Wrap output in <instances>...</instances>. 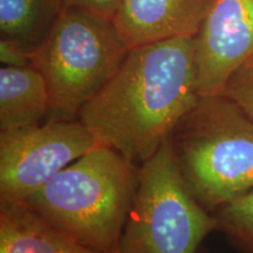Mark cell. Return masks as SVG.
Here are the masks:
<instances>
[{"label":"cell","mask_w":253,"mask_h":253,"mask_svg":"<svg viewBox=\"0 0 253 253\" xmlns=\"http://www.w3.org/2000/svg\"><path fill=\"white\" fill-rule=\"evenodd\" d=\"M198 253H211L210 251H209V250H207L205 248H202L201 250H199V252Z\"/></svg>","instance_id":"obj_16"},{"label":"cell","mask_w":253,"mask_h":253,"mask_svg":"<svg viewBox=\"0 0 253 253\" xmlns=\"http://www.w3.org/2000/svg\"><path fill=\"white\" fill-rule=\"evenodd\" d=\"M0 60L2 66H32L31 49L20 43L1 39L0 40Z\"/></svg>","instance_id":"obj_15"},{"label":"cell","mask_w":253,"mask_h":253,"mask_svg":"<svg viewBox=\"0 0 253 253\" xmlns=\"http://www.w3.org/2000/svg\"><path fill=\"white\" fill-rule=\"evenodd\" d=\"M224 95L253 119V62L246 63L231 78Z\"/></svg>","instance_id":"obj_13"},{"label":"cell","mask_w":253,"mask_h":253,"mask_svg":"<svg viewBox=\"0 0 253 253\" xmlns=\"http://www.w3.org/2000/svg\"><path fill=\"white\" fill-rule=\"evenodd\" d=\"M95 145L79 119L0 131V201L24 202Z\"/></svg>","instance_id":"obj_6"},{"label":"cell","mask_w":253,"mask_h":253,"mask_svg":"<svg viewBox=\"0 0 253 253\" xmlns=\"http://www.w3.org/2000/svg\"><path fill=\"white\" fill-rule=\"evenodd\" d=\"M0 253H101L53 229L23 202L0 201Z\"/></svg>","instance_id":"obj_9"},{"label":"cell","mask_w":253,"mask_h":253,"mask_svg":"<svg viewBox=\"0 0 253 253\" xmlns=\"http://www.w3.org/2000/svg\"><path fill=\"white\" fill-rule=\"evenodd\" d=\"M140 169L112 148L95 145L23 203L79 244L118 253Z\"/></svg>","instance_id":"obj_2"},{"label":"cell","mask_w":253,"mask_h":253,"mask_svg":"<svg viewBox=\"0 0 253 253\" xmlns=\"http://www.w3.org/2000/svg\"><path fill=\"white\" fill-rule=\"evenodd\" d=\"M195 40L199 96L224 94L231 78L253 62V0H214Z\"/></svg>","instance_id":"obj_7"},{"label":"cell","mask_w":253,"mask_h":253,"mask_svg":"<svg viewBox=\"0 0 253 253\" xmlns=\"http://www.w3.org/2000/svg\"><path fill=\"white\" fill-rule=\"evenodd\" d=\"M169 138L183 181L208 211L253 189V119L226 95L201 97Z\"/></svg>","instance_id":"obj_3"},{"label":"cell","mask_w":253,"mask_h":253,"mask_svg":"<svg viewBox=\"0 0 253 253\" xmlns=\"http://www.w3.org/2000/svg\"><path fill=\"white\" fill-rule=\"evenodd\" d=\"M214 231L216 216L190 192L168 138L141 166L118 253H198Z\"/></svg>","instance_id":"obj_5"},{"label":"cell","mask_w":253,"mask_h":253,"mask_svg":"<svg viewBox=\"0 0 253 253\" xmlns=\"http://www.w3.org/2000/svg\"><path fill=\"white\" fill-rule=\"evenodd\" d=\"M47 82L33 66L0 68V131L14 130L49 118Z\"/></svg>","instance_id":"obj_10"},{"label":"cell","mask_w":253,"mask_h":253,"mask_svg":"<svg viewBox=\"0 0 253 253\" xmlns=\"http://www.w3.org/2000/svg\"><path fill=\"white\" fill-rule=\"evenodd\" d=\"M120 1L121 0H63L65 6L84 9L112 21L118 11Z\"/></svg>","instance_id":"obj_14"},{"label":"cell","mask_w":253,"mask_h":253,"mask_svg":"<svg viewBox=\"0 0 253 253\" xmlns=\"http://www.w3.org/2000/svg\"><path fill=\"white\" fill-rule=\"evenodd\" d=\"M218 231L237 253H253V189L213 213Z\"/></svg>","instance_id":"obj_12"},{"label":"cell","mask_w":253,"mask_h":253,"mask_svg":"<svg viewBox=\"0 0 253 253\" xmlns=\"http://www.w3.org/2000/svg\"><path fill=\"white\" fill-rule=\"evenodd\" d=\"M214 0H121L113 23L129 48L196 37Z\"/></svg>","instance_id":"obj_8"},{"label":"cell","mask_w":253,"mask_h":253,"mask_svg":"<svg viewBox=\"0 0 253 253\" xmlns=\"http://www.w3.org/2000/svg\"><path fill=\"white\" fill-rule=\"evenodd\" d=\"M199 99L195 37L173 38L129 48L78 119L97 145L142 166Z\"/></svg>","instance_id":"obj_1"},{"label":"cell","mask_w":253,"mask_h":253,"mask_svg":"<svg viewBox=\"0 0 253 253\" xmlns=\"http://www.w3.org/2000/svg\"><path fill=\"white\" fill-rule=\"evenodd\" d=\"M129 47L112 20L63 6L31 63L49 91V118L75 120L82 107L115 74Z\"/></svg>","instance_id":"obj_4"},{"label":"cell","mask_w":253,"mask_h":253,"mask_svg":"<svg viewBox=\"0 0 253 253\" xmlns=\"http://www.w3.org/2000/svg\"><path fill=\"white\" fill-rule=\"evenodd\" d=\"M63 6V0H0L1 39L32 49L48 33Z\"/></svg>","instance_id":"obj_11"}]
</instances>
